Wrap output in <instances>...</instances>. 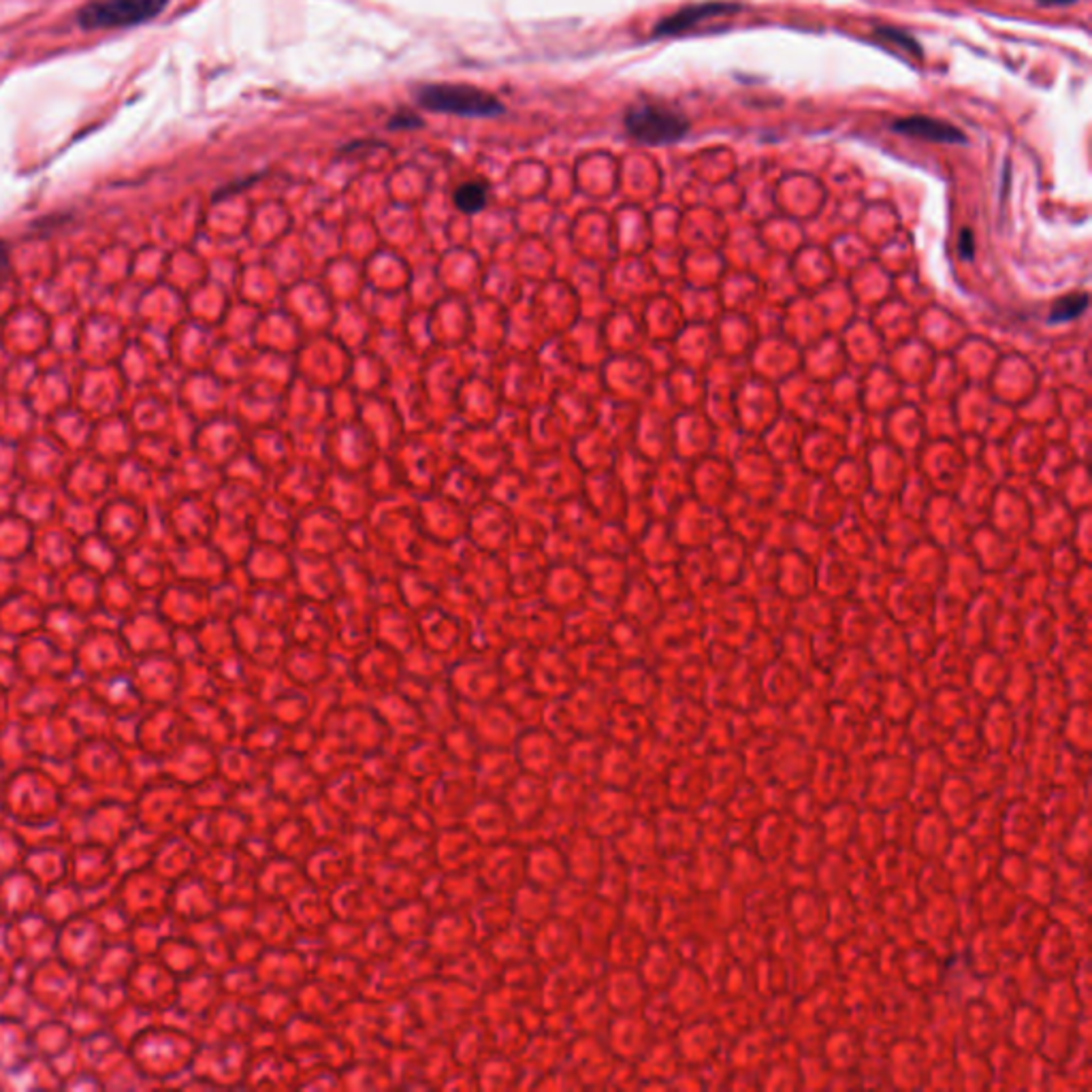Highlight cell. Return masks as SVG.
<instances>
[{
    "label": "cell",
    "mask_w": 1092,
    "mask_h": 1092,
    "mask_svg": "<svg viewBox=\"0 0 1092 1092\" xmlns=\"http://www.w3.org/2000/svg\"><path fill=\"white\" fill-rule=\"evenodd\" d=\"M828 843H826V836L822 832V826L819 824H801L798 830H796V836H794V845H791V854H789V862L796 864V866H803V868H813L819 864V860H822L828 852Z\"/></svg>",
    "instance_id": "35"
},
{
    "label": "cell",
    "mask_w": 1092,
    "mask_h": 1092,
    "mask_svg": "<svg viewBox=\"0 0 1092 1092\" xmlns=\"http://www.w3.org/2000/svg\"><path fill=\"white\" fill-rule=\"evenodd\" d=\"M791 817L783 815V811H773L764 819H759V826L755 832L757 843V856L764 860V864H779L789 862L791 845H794V836L798 830L796 822H789Z\"/></svg>",
    "instance_id": "21"
},
{
    "label": "cell",
    "mask_w": 1092,
    "mask_h": 1092,
    "mask_svg": "<svg viewBox=\"0 0 1092 1092\" xmlns=\"http://www.w3.org/2000/svg\"><path fill=\"white\" fill-rule=\"evenodd\" d=\"M638 811L630 789L593 785L581 809V824L591 834L613 841L636 819Z\"/></svg>",
    "instance_id": "1"
},
{
    "label": "cell",
    "mask_w": 1092,
    "mask_h": 1092,
    "mask_svg": "<svg viewBox=\"0 0 1092 1092\" xmlns=\"http://www.w3.org/2000/svg\"><path fill=\"white\" fill-rule=\"evenodd\" d=\"M563 854H566L570 878L583 882L595 890V882L599 878V870H602V864L607 858L604 839L591 834L585 828H579L566 841Z\"/></svg>",
    "instance_id": "17"
},
{
    "label": "cell",
    "mask_w": 1092,
    "mask_h": 1092,
    "mask_svg": "<svg viewBox=\"0 0 1092 1092\" xmlns=\"http://www.w3.org/2000/svg\"><path fill=\"white\" fill-rule=\"evenodd\" d=\"M455 203L459 209L468 211V213L482 209L486 203V186L480 182H468V184L459 186L455 193Z\"/></svg>",
    "instance_id": "38"
},
{
    "label": "cell",
    "mask_w": 1092,
    "mask_h": 1092,
    "mask_svg": "<svg viewBox=\"0 0 1092 1092\" xmlns=\"http://www.w3.org/2000/svg\"><path fill=\"white\" fill-rule=\"evenodd\" d=\"M1062 730H1064V741H1067V745L1076 751H1082V753H1088L1090 749V715H1088V706L1086 702H1080L1076 706H1071L1067 715H1064V719L1060 722Z\"/></svg>",
    "instance_id": "37"
},
{
    "label": "cell",
    "mask_w": 1092,
    "mask_h": 1092,
    "mask_svg": "<svg viewBox=\"0 0 1092 1092\" xmlns=\"http://www.w3.org/2000/svg\"><path fill=\"white\" fill-rule=\"evenodd\" d=\"M1040 1007L1048 1024L1062 1026H1078L1080 1016L1086 1009L1080 995L1071 986V979H1056L1054 984H1050Z\"/></svg>",
    "instance_id": "31"
},
{
    "label": "cell",
    "mask_w": 1092,
    "mask_h": 1092,
    "mask_svg": "<svg viewBox=\"0 0 1092 1092\" xmlns=\"http://www.w3.org/2000/svg\"><path fill=\"white\" fill-rule=\"evenodd\" d=\"M830 903L822 890L803 888L796 890L789 898L787 918L794 920V931L807 939H813L817 933H826Z\"/></svg>",
    "instance_id": "24"
},
{
    "label": "cell",
    "mask_w": 1092,
    "mask_h": 1092,
    "mask_svg": "<svg viewBox=\"0 0 1092 1092\" xmlns=\"http://www.w3.org/2000/svg\"><path fill=\"white\" fill-rule=\"evenodd\" d=\"M875 37L882 39V41H886V43H892V45L903 47L907 53H911V56H918V59L922 56V47H920V43H918L909 33H905V31L892 29V26H878V29H875Z\"/></svg>",
    "instance_id": "39"
},
{
    "label": "cell",
    "mask_w": 1092,
    "mask_h": 1092,
    "mask_svg": "<svg viewBox=\"0 0 1092 1092\" xmlns=\"http://www.w3.org/2000/svg\"><path fill=\"white\" fill-rule=\"evenodd\" d=\"M979 801L981 796L969 775H949L941 785L937 809L949 819L956 830L965 832L977 811Z\"/></svg>",
    "instance_id": "22"
},
{
    "label": "cell",
    "mask_w": 1092,
    "mask_h": 1092,
    "mask_svg": "<svg viewBox=\"0 0 1092 1092\" xmlns=\"http://www.w3.org/2000/svg\"><path fill=\"white\" fill-rule=\"evenodd\" d=\"M1048 1020L1040 1005L1024 1003L1012 1012V1046L1026 1054H1037L1042 1048Z\"/></svg>",
    "instance_id": "32"
},
{
    "label": "cell",
    "mask_w": 1092,
    "mask_h": 1092,
    "mask_svg": "<svg viewBox=\"0 0 1092 1092\" xmlns=\"http://www.w3.org/2000/svg\"><path fill=\"white\" fill-rule=\"evenodd\" d=\"M680 967L682 963L674 947L666 943H651L642 963L638 965V973L642 975L651 992H664L672 984V979L676 977Z\"/></svg>",
    "instance_id": "30"
},
{
    "label": "cell",
    "mask_w": 1092,
    "mask_h": 1092,
    "mask_svg": "<svg viewBox=\"0 0 1092 1092\" xmlns=\"http://www.w3.org/2000/svg\"><path fill=\"white\" fill-rule=\"evenodd\" d=\"M502 801L514 819L516 830L525 828L532 822H536V819L542 815V811L549 807L551 803L549 781L521 773L506 789Z\"/></svg>",
    "instance_id": "16"
},
{
    "label": "cell",
    "mask_w": 1092,
    "mask_h": 1092,
    "mask_svg": "<svg viewBox=\"0 0 1092 1092\" xmlns=\"http://www.w3.org/2000/svg\"><path fill=\"white\" fill-rule=\"evenodd\" d=\"M1037 3H1042L1046 7H1058V5L1062 7V5H1074L1078 3V0H1037Z\"/></svg>",
    "instance_id": "42"
},
{
    "label": "cell",
    "mask_w": 1092,
    "mask_h": 1092,
    "mask_svg": "<svg viewBox=\"0 0 1092 1092\" xmlns=\"http://www.w3.org/2000/svg\"><path fill=\"white\" fill-rule=\"evenodd\" d=\"M602 990L615 1014H638L651 995L649 986L645 984L642 975L638 969H617L611 967V971L602 977Z\"/></svg>",
    "instance_id": "18"
},
{
    "label": "cell",
    "mask_w": 1092,
    "mask_h": 1092,
    "mask_svg": "<svg viewBox=\"0 0 1092 1092\" xmlns=\"http://www.w3.org/2000/svg\"><path fill=\"white\" fill-rule=\"evenodd\" d=\"M463 826L478 839L482 848H491V845H500L516 836V824L502 798L478 796L466 819H463Z\"/></svg>",
    "instance_id": "12"
},
{
    "label": "cell",
    "mask_w": 1092,
    "mask_h": 1092,
    "mask_svg": "<svg viewBox=\"0 0 1092 1092\" xmlns=\"http://www.w3.org/2000/svg\"><path fill=\"white\" fill-rule=\"evenodd\" d=\"M979 732L984 736V743L990 753H1012L1016 741H1018V719L1012 704L1007 700H992L986 708L984 717H981Z\"/></svg>",
    "instance_id": "25"
},
{
    "label": "cell",
    "mask_w": 1092,
    "mask_h": 1092,
    "mask_svg": "<svg viewBox=\"0 0 1092 1092\" xmlns=\"http://www.w3.org/2000/svg\"><path fill=\"white\" fill-rule=\"evenodd\" d=\"M579 947H581V937H579L577 922L559 918V915H553L546 922H542L532 933L534 961L544 969L566 965Z\"/></svg>",
    "instance_id": "8"
},
{
    "label": "cell",
    "mask_w": 1092,
    "mask_h": 1092,
    "mask_svg": "<svg viewBox=\"0 0 1092 1092\" xmlns=\"http://www.w3.org/2000/svg\"><path fill=\"white\" fill-rule=\"evenodd\" d=\"M470 771L478 796L486 798H502L512 781L521 775L512 749H482Z\"/></svg>",
    "instance_id": "14"
},
{
    "label": "cell",
    "mask_w": 1092,
    "mask_h": 1092,
    "mask_svg": "<svg viewBox=\"0 0 1092 1092\" xmlns=\"http://www.w3.org/2000/svg\"><path fill=\"white\" fill-rule=\"evenodd\" d=\"M741 7L739 5H732V3H700V5H688L682 7L678 11H674L672 15L664 17L658 26L653 29V37L660 39V37H676L680 33H686L690 29H694L696 24H700L702 20H708V17H715V15H724V13H734L739 11Z\"/></svg>",
    "instance_id": "33"
},
{
    "label": "cell",
    "mask_w": 1092,
    "mask_h": 1092,
    "mask_svg": "<svg viewBox=\"0 0 1092 1092\" xmlns=\"http://www.w3.org/2000/svg\"><path fill=\"white\" fill-rule=\"evenodd\" d=\"M858 815L860 811L852 801H836L824 809L822 817H819V826H822L830 850L848 852L852 848Z\"/></svg>",
    "instance_id": "29"
},
{
    "label": "cell",
    "mask_w": 1092,
    "mask_h": 1092,
    "mask_svg": "<svg viewBox=\"0 0 1092 1092\" xmlns=\"http://www.w3.org/2000/svg\"><path fill=\"white\" fill-rule=\"evenodd\" d=\"M604 1042L617 1060L638 1062L649 1048L658 1042V1035L653 1032L647 1018L638 1014H615L607 1032Z\"/></svg>",
    "instance_id": "13"
},
{
    "label": "cell",
    "mask_w": 1092,
    "mask_h": 1092,
    "mask_svg": "<svg viewBox=\"0 0 1092 1092\" xmlns=\"http://www.w3.org/2000/svg\"><path fill=\"white\" fill-rule=\"evenodd\" d=\"M913 785V764L905 755L886 753L870 764L866 801L872 809L886 811L896 803L909 798Z\"/></svg>",
    "instance_id": "5"
},
{
    "label": "cell",
    "mask_w": 1092,
    "mask_h": 1092,
    "mask_svg": "<svg viewBox=\"0 0 1092 1092\" xmlns=\"http://www.w3.org/2000/svg\"><path fill=\"white\" fill-rule=\"evenodd\" d=\"M1020 905V892L1007 886L999 878L981 882L977 888V907L981 924L988 928H1001L1012 920L1014 911Z\"/></svg>",
    "instance_id": "23"
},
{
    "label": "cell",
    "mask_w": 1092,
    "mask_h": 1092,
    "mask_svg": "<svg viewBox=\"0 0 1092 1092\" xmlns=\"http://www.w3.org/2000/svg\"><path fill=\"white\" fill-rule=\"evenodd\" d=\"M956 834H959V830L953 828V824L939 809L926 811L918 819L911 850L926 862L943 860L951 848Z\"/></svg>",
    "instance_id": "19"
},
{
    "label": "cell",
    "mask_w": 1092,
    "mask_h": 1092,
    "mask_svg": "<svg viewBox=\"0 0 1092 1092\" xmlns=\"http://www.w3.org/2000/svg\"><path fill=\"white\" fill-rule=\"evenodd\" d=\"M510 903H512L514 922L521 924L532 933L542 922L555 915L553 892L544 890L536 884H530V882H523L510 894Z\"/></svg>",
    "instance_id": "27"
},
{
    "label": "cell",
    "mask_w": 1092,
    "mask_h": 1092,
    "mask_svg": "<svg viewBox=\"0 0 1092 1092\" xmlns=\"http://www.w3.org/2000/svg\"><path fill=\"white\" fill-rule=\"evenodd\" d=\"M892 130L905 136H915V140L933 142V144H967V136L961 128H956L953 124L943 122V120L928 118V116L898 118L892 124Z\"/></svg>",
    "instance_id": "34"
},
{
    "label": "cell",
    "mask_w": 1092,
    "mask_h": 1092,
    "mask_svg": "<svg viewBox=\"0 0 1092 1092\" xmlns=\"http://www.w3.org/2000/svg\"><path fill=\"white\" fill-rule=\"evenodd\" d=\"M415 99L429 112L463 118H494L504 112V105L494 94L466 84H425L415 92Z\"/></svg>",
    "instance_id": "2"
},
{
    "label": "cell",
    "mask_w": 1092,
    "mask_h": 1092,
    "mask_svg": "<svg viewBox=\"0 0 1092 1092\" xmlns=\"http://www.w3.org/2000/svg\"><path fill=\"white\" fill-rule=\"evenodd\" d=\"M9 265V250H7V243L0 239V273H3Z\"/></svg>",
    "instance_id": "41"
},
{
    "label": "cell",
    "mask_w": 1092,
    "mask_h": 1092,
    "mask_svg": "<svg viewBox=\"0 0 1092 1092\" xmlns=\"http://www.w3.org/2000/svg\"><path fill=\"white\" fill-rule=\"evenodd\" d=\"M570 878L561 845L534 843L525 848V882L544 890H555Z\"/></svg>",
    "instance_id": "20"
},
{
    "label": "cell",
    "mask_w": 1092,
    "mask_h": 1092,
    "mask_svg": "<svg viewBox=\"0 0 1092 1092\" xmlns=\"http://www.w3.org/2000/svg\"><path fill=\"white\" fill-rule=\"evenodd\" d=\"M169 0H92L77 13L86 31H114L146 24L167 9Z\"/></svg>",
    "instance_id": "3"
},
{
    "label": "cell",
    "mask_w": 1092,
    "mask_h": 1092,
    "mask_svg": "<svg viewBox=\"0 0 1092 1092\" xmlns=\"http://www.w3.org/2000/svg\"><path fill=\"white\" fill-rule=\"evenodd\" d=\"M476 875L484 890L512 894L525 882V845L512 839L484 848Z\"/></svg>",
    "instance_id": "4"
},
{
    "label": "cell",
    "mask_w": 1092,
    "mask_h": 1092,
    "mask_svg": "<svg viewBox=\"0 0 1092 1092\" xmlns=\"http://www.w3.org/2000/svg\"><path fill=\"white\" fill-rule=\"evenodd\" d=\"M920 815H922V811H918L909 801L896 803L890 809H886L884 828H886L888 845L911 848V841H913V832H915Z\"/></svg>",
    "instance_id": "36"
},
{
    "label": "cell",
    "mask_w": 1092,
    "mask_h": 1092,
    "mask_svg": "<svg viewBox=\"0 0 1092 1092\" xmlns=\"http://www.w3.org/2000/svg\"><path fill=\"white\" fill-rule=\"evenodd\" d=\"M1044 822L1046 819L1042 805L1030 803L1026 798L1007 801L1001 828L1003 850L1030 856L1044 832Z\"/></svg>",
    "instance_id": "9"
},
{
    "label": "cell",
    "mask_w": 1092,
    "mask_h": 1092,
    "mask_svg": "<svg viewBox=\"0 0 1092 1092\" xmlns=\"http://www.w3.org/2000/svg\"><path fill=\"white\" fill-rule=\"evenodd\" d=\"M708 990H711V986H708V981L704 979L702 971L698 973V969L694 967H680V971L672 979V984L664 992L668 1001L672 1003V1007L676 1009V1014L686 1020V1016L688 1018L700 1016L702 1007L706 1005V999H708Z\"/></svg>",
    "instance_id": "26"
},
{
    "label": "cell",
    "mask_w": 1092,
    "mask_h": 1092,
    "mask_svg": "<svg viewBox=\"0 0 1092 1092\" xmlns=\"http://www.w3.org/2000/svg\"><path fill=\"white\" fill-rule=\"evenodd\" d=\"M625 128L647 146H670L690 132L688 118L662 105H638L625 114Z\"/></svg>",
    "instance_id": "6"
},
{
    "label": "cell",
    "mask_w": 1092,
    "mask_h": 1092,
    "mask_svg": "<svg viewBox=\"0 0 1092 1092\" xmlns=\"http://www.w3.org/2000/svg\"><path fill=\"white\" fill-rule=\"evenodd\" d=\"M1084 956L1088 953L1082 951L1076 939L1064 931L1060 924L1050 922L1048 931L1044 933L1040 945H1037L1032 953V959L1048 979H1071Z\"/></svg>",
    "instance_id": "10"
},
{
    "label": "cell",
    "mask_w": 1092,
    "mask_h": 1092,
    "mask_svg": "<svg viewBox=\"0 0 1092 1092\" xmlns=\"http://www.w3.org/2000/svg\"><path fill=\"white\" fill-rule=\"evenodd\" d=\"M391 128H415L421 124V120L415 116V114H407V112H399L391 118Z\"/></svg>",
    "instance_id": "40"
},
{
    "label": "cell",
    "mask_w": 1092,
    "mask_h": 1092,
    "mask_svg": "<svg viewBox=\"0 0 1092 1092\" xmlns=\"http://www.w3.org/2000/svg\"><path fill=\"white\" fill-rule=\"evenodd\" d=\"M521 773L549 781L563 769L566 745L542 726L523 728L512 745Z\"/></svg>",
    "instance_id": "7"
},
{
    "label": "cell",
    "mask_w": 1092,
    "mask_h": 1092,
    "mask_svg": "<svg viewBox=\"0 0 1092 1092\" xmlns=\"http://www.w3.org/2000/svg\"><path fill=\"white\" fill-rule=\"evenodd\" d=\"M649 945V935L621 920L607 943V963L617 969H638Z\"/></svg>",
    "instance_id": "28"
},
{
    "label": "cell",
    "mask_w": 1092,
    "mask_h": 1092,
    "mask_svg": "<svg viewBox=\"0 0 1092 1092\" xmlns=\"http://www.w3.org/2000/svg\"><path fill=\"white\" fill-rule=\"evenodd\" d=\"M484 848L478 839L463 826H449L433 836L435 868L444 872H470L478 868Z\"/></svg>",
    "instance_id": "11"
},
{
    "label": "cell",
    "mask_w": 1092,
    "mask_h": 1092,
    "mask_svg": "<svg viewBox=\"0 0 1092 1092\" xmlns=\"http://www.w3.org/2000/svg\"><path fill=\"white\" fill-rule=\"evenodd\" d=\"M476 708L478 711L470 730L476 734L482 749H512L523 726L514 719L500 698L476 704Z\"/></svg>",
    "instance_id": "15"
}]
</instances>
